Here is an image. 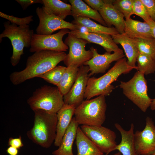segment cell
Wrapping results in <instances>:
<instances>
[{
	"instance_id": "4fadbf2b",
	"label": "cell",
	"mask_w": 155,
	"mask_h": 155,
	"mask_svg": "<svg viewBox=\"0 0 155 155\" xmlns=\"http://www.w3.org/2000/svg\"><path fill=\"white\" fill-rule=\"evenodd\" d=\"M88 66L79 67L76 80L69 92L63 96L65 104L74 105L76 107L84 100L88 81L90 77Z\"/></svg>"
},
{
	"instance_id": "cb8c5ba5",
	"label": "cell",
	"mask_w": 155,
	"mask_h": 155,
	"mask_svg": "<svg viewBox=\"0 0 155 155\" xmlns=\"http://www.w3.org/2000/svg\"><path fill=\"white\" fill-rule=\"evenodd\" d=\"M77 155H103L96 146L78 127L76 137Z\"/></svg>"
},
{
	"instance_id": "8fae6325",
	"label": "cell",
	"mask_w": 155,
	"mask_h": 155,
	"mask_svg": "<svg viewBox=\"0 0 155 155\" xmlns=\"http://www.w3.org/2000/svg\"><path fill=\"white\" fill-rule=\"evenodd\" d=\"M36 11L39 20V25L36 29L37 34L50 35L57 30L65 29H69L70 31L76 30L74 24L48 13L42 7H37Z\"/></svg>"
},
{
	"instance_id": "836d02e7",
	"label": "cell",
	"mask_w": 155,
	"mask_h": 155,
	"mask_svg": "<svg viewBox=\"0 0 155 155\" xmlns=\"http://www.w3.org/2000/svg\"><path fill=\"white\" fill-rule=\"evenodd\" d=\"M84 1L92 9L98 11L105 4L104 0H84Z\"/></svg>"
},
{
	"instance_id": "3957f363",
	"label": "cell",
	"mask_w": 155,
	"mask_h": 155,
	"mask_svg": "<svg viewBox=\"0 0 155 155\" xmlns=\"http://www.w3.org/2000/svg\"><path fill=\"white\" fill-rule=\"evenodd\" d=\"M133 69L128 64L125 57L119 59L102 76L98 78H89L84 98L89 100L96 96L109 95L114 88L111 84L121 74L127 73Z\"/></svg>"
},
{
	"instance_id": "e575fe53",
	"label": "cell",
	"mask_w": 155,
	"mask_h": 155,
	"mask_svg": "<svg viewBox=\"0 0 155 155\" xmlns=\"http://www.w3.org/2000/svg\"><path fill=\"white\" fill-rule=\"evenodd\" d=\"M24 10H26L30 5L39 3L43 5L42 0H16Z\"/></svg>"
},
{
	"instance_id": "ab89813d",
	"label": "cell",
	"mask_w": 155,
	"mask_h": 155,
	"mask_svg": "<svg viewBox=\"0 0 155 155\" xmlns=\"http://www.w3.org/2000/svg\"><path fill=\"white\" fill-rule=\"evenodd\" d=\"M113 155H122V154L119 152L113 154Z\"/></svg>"
},
{
	"instance_id": "d6a6232c",
	"label": "cell",
	"mask_w": 155,
	"mask_h": 155,
	"mask_svg": "<svg viewBox=\"0 0 155 155\" xmlns=\"http://www.w3.org/2000/svg\"><path fill=\"white\" fill-rule=\"evenodd\" d=\"M145 6L152 20L155 22V0H140Z\"/></svg>"
},
{
	"instance_id": "7a4b0ae2",
	"label": "cell",
	"mask_w": 155,
	"mask_h": 155,
	"mask_svg": "<svg viewBox=\"0 0 155 155\" xmlns=\"http://www.w3.org/2000/svg\"><path fill=\"white\" fill-rule=\"evenodd\" d=\"M34 112L33 125L27 132V135L34 143L43 148H48L54 143L56 138L57 114L40 109Z\"/></svg>"
},
{
	"instance_id": "60d3db41",
	"label": "cell",
	"mask_w": 155,
	"mask_h": 155,
	"mask_svg": "<svg viewBox=\"0 0 155 155\" xmlns=\"http://www.w3.org/2000/svg\"><path fill=\"white\" fill-rule=\"evenodd\" d=\"M150 155H155V153H154Z\"/></svg>"
},
{
	"instance_id": "e0dca14e",
	"label": "cell",
	"mask_w": 155,
	"mask_h": 155,
	"mask_svg": "<svg viewBox=\"0 0 155 155\" xmlns=\"http://www.w3.org/2000/svg\"><path fill=\"white\" fill-rule=\"evenodd\" d=\"M98 11L107 27H111L114 26L119 34L123 33L124 16L112 4H104Z\"/></svg>"
},
{
	"instance_id": "74e56055",
	"label": "cell",
	"mask_w": 155,
	"mask_h": 155,
	"mask_svg": "<svg viewBox=\"0 0 155 155\" xmlns=\"http://www.w3.org/2000/svg\"><path fill=\"white\" fill-rule=\"evenodd\" d=\"M150 25L153 37L155 39V22L152 20H151L148 22Z\"/></svg>"
},
{
	"instance_id": "7c38bea8",
	"label": "cell",
	"mask_w": 155,
	"mask_h": 155,
	"mask_svg": "<svg viewBox=\"0 0 155 155\" xmlns=\"http://www.w3.org/2000/svg\"><path fill=\"white\" fill-rule=\"evenodd\" d=\"M134 142L137 155H150L155 153V125L152 119L147 117L143 130L134 133Z\"/></svg>"
},
{
	"instance_id": "8992f818",
	"label": "cell",
	"mask_w": 155,
	"mask_h": 155,
	"mask_svg": "<svg viewBox=\"0 0 155 155\" xmlns=\"http://www.w3.org/2000/svg\"><path fill=\"white\" fill-rule=\"evenodd\" d=\"M27 102L33 111L40 109L53 114H57L64 104L58 88L48 85L36 89Z\"/></svg>"
},
{
	"instance_id": "8d00e7d4",
	"label": "cell",
	"mask_w": 155,
	"mask_h": 155,
	"mask_svg": "<svg viewBox=\"0 0 155 155\" xmlns=\"http://www.w3.org/2000/svg\"><path fill=\"white\" fill-rule=\"evenodd\" d=\"M6 151L9 155H18L19 152L18 149L12 146H9Z\"/></svg>"
},
{
	"instance_id": "83f0119b",
	"label": "cell",
	"mask_w": 155,
	"mask_h": 155,
	"mask_svg": "<svg viewBox=\"0 0 155 155\" xmlns=\"http://www.w3.org/2000/svg\"><path fill=\"white\" fill-rule=\"evenodd\" d=\"M66 67L61 65L57 66L37 77L42 78L47 82L57 86L60 82Z\"/></svg>"
},
{
	"instance_id": "484cf974",
	"label": "cell",
	"mask_w": 155,
	"mask_h": 155,
	"mask_svg": "<svg viewBox=\"0 0 155 155\" xmlns=\"http://www.w3.org/2000/svg\"><path fill=\"white\" fill-rule=\"evenodd\" d=\"M79 68L77 66L73 65L67 67L60 82L57 86L63 96L69 92L74 84Z\"/></svg>"
},
{
	"instance_id": "277c9868",
	"label": "cell",
	"mask_w": 155,
	"mask_h": 155,
	"mask_svg": "<svg viewBox=\"0 0 155 155\" xmlns=\"http://www.w3.org/2000/svg\"><path fill=\"white\" fill-rule=\"evenodd\" d=\"M106 108L105 96L99 95L94 98L84 100L76 107L74 117L79 125L102 126L106 120Z\"/></svg>"
},
{
	"instance_id": "5bb4252c",
	"label": "cell",
	"mask_w": 155,
	"mask_h": 155,
	"mask_svg": "<svg viewBox=\"0 0 155 155\" xmlns=\"http://www.w3.org/2000/svg\"><path fill=\"white\" fill-rule=\"evenodd\" d=\"M90 50L93 53V57L84 64L89 67L90 77L94 74L105 73L112 62L117 61L125 56L121 49L112 53L106 52L102 54H99L97 49L93 46L90 48Z\"/></svg>"
},
{
	"instance_id": "d4e9b609",
	"label": "cell",
	"mask_w": 155,
	"mask_h": 155,
	"mask_svg": "<svg viewBox=\"0 0 155 155\" xmlns=\"http://www.w3.org/2000/svg\"><path fill=\"white\" fill-rule=\"evenodd\" d=\"M42 7L48 13L64 20L71 15V6L59 0H42Z\"/></svg>"
},
{
	"instance_id": "1f68e13d",
	"label": "cell",
	"mask_w": 155,
	"mask_h": 155,
	"mask_svg": "<svg viewBox=\"0 0 155 155\" xmlns=\"http://www.w3.org/2000/svg\"><path fill=\"white\" fill-rule=\"evenodd\" d=\"M0 16L5 19L9 21L11 24H15L20 26L28 25L33 21V16L30 15L22 18L15 17L13 15H8L0 12Z\"/></svg>"
},
{
	"instance_id": "2e32d148",
	"label": "cell",
	"mask_w": 155,
	"mask_h": 155,
	"mask_svg": "<svg viewBox=\"0 0 155 155\" xmlns=\"http://www.w3.org/2000/svg\"><path fill=\"white\" fill-rule=\"evenodd\" d=\"M76 106L74 105L64 104L57 113V122L54 145L59 147L63 137L73 118Z\"/></svg>"
},
{
	"instance_id": "4316f807",
	"label": "cell",
	"mask_w": 155,
	"mask_h": 155,
	"mask_svg": "<svg viewBox=\"0 0 155 155\" xmlns=\"http://www.w3.org/2000/svg\"><path fill=\"white\" fill-rule=\"evenodd\" d=\"M136 62L137 71L144 75L155 72V60L150 56L139 52Z\"/></svg>"
},
{
	"instance_id": "d590c367",
	"label": "cell",
	"mask_w": 155,
	"mask_h": 155,
	"mask_svg": "<svg viewBox=\"0 0 155 155\" xmlns=\"http://www.w3.org/2000/svg\"><path fill=\"white\" fill-rule=\"evenodd\" d=\"M22 138L20 136L18 137H10L8 142V146L15 147L18 149H20L24 146Z\"/></svg>"
},
{
	"instance_id": "d6986e66",
	"label": "cell",
	"mask_w": 155,
	"mask_h": 155,
	"mask_svg": "<svg viewBox=\"0 0 155 155\" xmlns=\"http://www.w3.org/2000/svg\"><path fill=\"white\" fill-rule=\"evenodd\" d=\"M71 23L76 26V30L81 32L102 33L111 36L119 34L115 27L104 26L88 18L80 17L74 18Z\"/></svg>"
},
{
	"instance_id": "30bf717a",
	"label": "cell",
	"mask_w": 155,
	"mask_h": 155,
	"mask_svg": "<svg viewBox=\"0 0 155 155\" xmlns=\"http://www.w3.org/2000/svg\"><path fill=\"white\" fill-rule=\"evenodd\" d=\"M67 29L61 30L57 33L50 35H43L34 34L32 40L29 51L36 52L42 50L65 51L68 46L63 40V37L69 33Z\"/></svg>"
},
{
	"instance_id": "5b68a950",
	"label": "cell",
	"mask_w": 155,
	"mask_h": 155,
	"mask_svg": "<svg viewBox=\"0 0 155 155\" xmlns=\"http://www.w3.org/2000/svg\"><path fill=\"white\" fill-rule=\"evenodd\" d=\"M10 23L8 21L3 23L5 29L0 34V42L4 37H7L10 40L13 49L10 62L13 66H15L18 63L21 56L24 54V48L30 47L34 34L28 25L18 26Z\"/></svg>"
},
{
	"instance_id": "6da1fadb",
	"label": "cell",
	"mask_w": 155,
	"mask_h": 155,
	"mask_svg": "<svg viewBox=\"0 0 155 155\" xmlns=\"http://www.w3.org/2000/svg\"><path fill=\"white\" fill-rule=\"evenodd\" d=\"M66 55L64 51L45 50L35 52L28 58L24 69L10 74V80L13 84L17 85L28 80L37 77L63 61Z\"/></svg>"
},
{
	"instance_id": "9c48e42d",
	"label": "cell",
	"mask_w": 155,
	"mask_h": 155,
	"mask_svg": "<svg viewBox=\"0 0 155 155\" xmlns=\"http://www.w3.org/2000/svg\"><path fill=\"white\" fill-rule=\"evenodd\" d=\"M64 42L69 48V52L63 61L67 67L73 65L80 67L92 58V51L85 49L88 43L86 40L78 38L69 32Z\"/></svg>"
},
{
	"instance_id": "4dcf8cb0",
	"label": "cell",
	"mask_w": 155,
	"mask_h": 155,
	"mask_svg": "<svg viewBox=\"0 0 155 155\" xmlns=\"http://www.w3.org/2000/svg\"><path fill=\"white\" fill-rule=\"evenodd\" d=\"M133 9V14L140 17L144 22H148L152 20L145 6L140 0H134Z\"/></svg>"
},
{
	"instance_id": "f546056e",
	"label": "cell",
	"mask_w": 155,
	"mask_h": 155,
	"mask_svg": "<svg viewBox=\"0 0 155 155\" xmlns=\"http://www.w3.org/2000/svg\"><path fill=\"white\" fill-rule=\"evenodd\" d=\"M134 0H114L113 4L124 16L126 19H129L133 14Z\"/></svg>"
},
{
	"instance_id": "52a82bcc",
	"label": "cell",
	"mask_w": 155,
	"mask_h": 155,
	"mask_svg": "<svg viewBox=\"0 0 155 155\" xmlns=\"http://www.w3.org/2000/svg\"><path fill=\"white\" fill-rule=\"evenodd\" d=\"M144 74L137 71L127 82L121 81L119 85L123 94L142 112L150 107L152 99L148 94L147 81Z\"/></svg>"
},
{
	"instance_id": "ba28073f",
	"label": "cell",
	"mask_w": 155,
	"mask_h": 155,
	"mask_svg": "<svg viewBox=\"0 0 155 155\" xmlns=\"http://www.w3.org/2000/svg\"><path fill=\"white\" fill-rule=\"evenodd\" d=\"M81 129L84 133L102 153L108 154L114 151L117 145L115 132L102 126L82 125Z\"/></svg>"
},
{
	"instance_id": "ac0fdd59",
	"label": "cell",
	"mask_w": 155,
	"mask_h": 155,
	"mask_svg": "<svg viewBox=\"0 0 155 155\" xmlns=\"http://www.w3.org/2000/svg\"><path fill=\"white\" fill-rule=\"evenodd\" d=\"M123 34L134 39L154 38L151 27L148 23L134 20L131 18L125 20Z\"/></svg>"
},
{
	"instance_id": "f35d334b",
	"label": "cell",
	"mask_w": 155,
	"mask_h": 155,
	"mask_svg": "<svg viewBox=\"0 0 155 155\" xmlns=\"http://www.w3.org/2000/svg\"><path fill=\"white\" fill-rule=\"evenodd\" d=\"M150 109L152 110H155V98L152 99L151 104L150 106Z\"/></svg>"
},
{
	"instance_id": "7402d4cb",
	"label": "cell",
	"mask_w": 155,
	"mask_h": 155,
	"mask_svg": "<svg viewBox=\"0 0 155 155\" xmlns=\"http://www.w3.org/2000/svg\"><path fill=\"white\" fill-rule=\"evenodd\" d=\"M71 6V16L73 18L82 17L89 18L105 26L107 25L98 11H95L81 0H69Z\"/></svg>"
},
{
	"instance_id": "603a6c76",
	"label": "cell",
	"mask_w": 155,
	"mask_h": 155,
	"mask_svg": "<svg viewBox=\"0 0 155 155\" xmlns=\"http://www.w3.org/2000/svg\"><path fill=\"white\" fill-rule=\"evenodd\" d=\"M79 124L73 117L57 149L52 153L53 155H74L73 152V142L76 139Z\"/></svg>"
},
{
	"instance_id": "9a60e30c",
	"label": "cell",
	"mask_w": 155,
	"mask_h": 155,
	"mask_svg": "<svg viewBox=\"0 0 155 155\" xmlns=\"http://www.w3.org/2000/svg\"><path fill=\"white\" fill-rule=\"evenodd\" d=\"M69 33L78 38L86 40L88 43H93L101 46L106 52L109 53L116 52L121 49L114 42L111 36L107 34L81 32L77 30L70 31Z\"/></svg>"
},
{
	"instance_id": "f1b7e54d",
	"label": "cell",
	"mask_w": 155,
	"mask_h": 155,
	"mask_svg": "<svg viewBox=\"0 0 155 155\" xmlns=\"http://www.w3.org/2000/svg\"><path fill=\"white\" fill-rule=\"evenodd\" d=\"M139 52L148 55L155 60V39H135Z\"/></svg>"
},
{
	"instance_id": "44dd1931",
	"label": "cell",
	"mask_w": 155,
	"mask_h": 155,
	"mask_svg": "<svg viewBox=\"0 0 155 155\" xmlns=\"http://www.w3.org/2000/svg\"><path fill=\"white\" fill-rule=\"evenodd\" d=\"M116 128L119 132L121 136L120 143L114 149L118 150L122 155H137L134 142V125L131 124L129 130H126L119 123L114 124Z\"/></svg>"
},
{
	"instance_id": "ffe728a7",
	"label": "cell",
	"mask_w": 155,
	"mask_h": 155,
	"mask_svg": "<svg viewBox=\"0 0 155 155\" xmlns=\"http://www.w3.org/2000/svg\"><path fill=\"white\" fill-rule=\"evenodd\" d=\"M111 36L114 42L117 44H120L123 48L129 65L137 70L135 64L139 51L135 39L123 34H118Z\"/></svg>"
}]
</instances>
